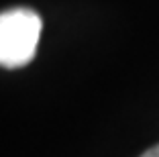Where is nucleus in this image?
<instances>
[{"mask_svg":"<svg viewBox=\"0 0 159 157\" xmlns=\"http://www.w3.org/2000/svg\"><path fill=\"white\" fill-rule=\"evenodd\" d=\"M41 35V19L33 10H8L0 14V65L19 67L33 59Z\"/></svg>","mask_w":159,"mask_h":157,"instance_id":"nucleus-1","label":"nucleus"},{"mask_svg":"<svg viewBox=\"0 0 159 157\" xmlns=\"http://www.w3.org/2000/svg\"><path fill=\"white\" fill-rule=\"evenodd\" d=\"M141 157H159V145H155V147H151L147 153H143Z\"/></svg>","mask_w":159,"mask_h":157,"instance_id":"nucleus-2","label":"nucleus"}]
</instances>
